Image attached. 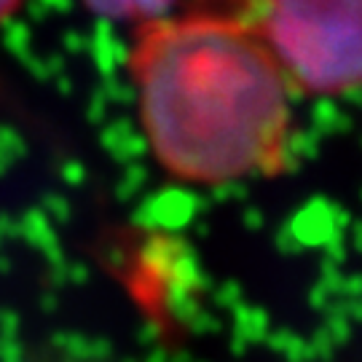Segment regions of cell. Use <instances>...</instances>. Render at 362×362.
<instances>
[{
  "instance_id": "6da1fadb",
  "label": "cell",
  "mask_w": 362,
  "mask_h": 362,
  "mask_svg": "<svg viewBox=\"0 0 362 362\" xmlns=\"http://www.w3.org/2000/svg\"><path fill=\"white\" fill-rule=\"evenodd\" d=\"M129 78L148 151L175 180L223 185L293 164V89L245 16L191 11L140 25Z\"/></svg>"
},
{
  "instance_id": "7a4b0ae2",
  "label": "cell",
  "mask_w": 362,
  "mask_h": 362,
  "mask_svg": "<svg viewBox=\"0 0 362 362\" xmlns=\"http://www.w3.org/2000/svg\"><path fill=\"white\" fill-rule=\"evenodd\" d=\"M245 19L293 91L362 89V0H252Z\"/></svg>"
},
{
  "instance_id": "3957f363",
  "label": "cell",
  "mask_w": 362,
  "mask_h": 362,
  "mask_svg": "<svg viewBox=\"0 0 362 362\" xmlns=\"http://www.w3.org/2000/svg\"><path fill=\"white\" fill-rule=\"evenodd\" d=\"M94 16L110 22H129V25H148L153 19L167 16L175 0H81Z\"/></svg>"
},
{
  "instance_id": "277c9868",
  "label": "cell",
  "mask_w": 362,
  "mask_h": 362,
  "mask_svg": "<svg viewBox=\"0 0 362 362\" xmlns=\"http://www.w3.org/2000/svg\"><path fill=\"white\" fill-rule=\"evenodd\" d=\"M25 3L27 0H0V25H3V22H8L13 13L25 6Z\"/></svg>"
}]
</instances>
